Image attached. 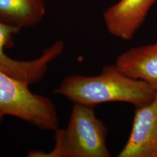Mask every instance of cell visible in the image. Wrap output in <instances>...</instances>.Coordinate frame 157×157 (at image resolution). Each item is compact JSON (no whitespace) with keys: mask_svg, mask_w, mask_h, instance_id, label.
I'll return each mask as SVG.
<instances>
[{"mask_svg":"<svg viewBox=\"0 0 157 157\" xmlns=\"http://www.w3.org/2000/svg\"><path fill=\"white\" fill-rule=\"evenodd\" d=\"M54 93L74 103L96 106L109 102H124L137 108L151 102L157 90L146 82L125 75L114 64L104 66L98 76H68Z\"/></svg>","mask_w":157,"mask_h":157,"instance_id":"6da1fadb","label":"cell"},{"mask_svg":"<svg viewBox=\"0 0 157 157\" xmlns=\"http://www.w3.org/2000/svg\"><path fill=\"white\" fill-rule=\"evenodd\" d=\"M95 105L74 103L66 129H56L54 148L49 153L31 151L29 157H109L108 129L95 116Z\"/></svg>","mask_w":157,"mask_h":157,"instance_id":"7a4b0ae2","label":"cell"},{"mask_svg":"<svg viewBox=\"0 0 157 157\" xmlns=\"http://www.w3.org/2000/svg\"><path fill=\"white\" fill-rule=\"evenodd\" d=\"M5 116L41 130L56 131L59 126L57 108L50 98L32 93L26 84L0 71V125Z\"/></svg>","mask_w":157,"mask_h":157,"instance_id":"3957f363","label":"cell"},{"mask_svg":"<svg viewBox=\"0 0 157 157\" xmlns=\"http://www.w3.org/2000/svg\"><path fill=\"white\" fill-rule=\"evenodd\" d=\"M21 30L0 22V71L30 86L44 78L49 64L63 53L65 44L62 40L57 41L34 60H15L5 53V49L13 45V35L18 34Z\"/></svg>","mask_w":157,"mask_h":157,"instance_id":"277c9868","label":"cell"},{"mask_svg":"<svg viewBox=\"0 0 157 157\" xmlns=\"http://www.w3.org/2000/svg\"><path fill=\"white\" fill-rule=\"evenodd\" d=\"M118 157H157V94L135 109L130 135Z\"/></svg>","mask_w":157,"mask_h":157,"instance_id":"5b68a950","label":"cell"},{"mask_svg":"<svg viewBox=\"0 0 157 157\" xmlns=\"http://www.w3.org/2000/svg\"><path fill=\"white\" fill-rule=\"evenodd\" d=\"M157 0H119L103 13L109 34L123 40H130L140 28Z\"/></svg>","mask_w":157,"mask_h":157,"instance_id":"8992f818","label":"cell"},{"mask_svg":"<svg viewBox=\"0 0 157 157\" xmlns=\"http://www.w3.org/2000/svg\"><path fill=\"white\" fill-rule=\"evenodd\" d=\"M115 65L125 75L157 90V42L129 49L118 57Z\"/></svg>","mask_w":157,"mask_h":157,"instance_id":"52a82bcc","label":"cell"},{"mask_svg":"<svg viewBox=\"0 0 157 157\" xmlns=\"http://www.w3.org/2000/svg\"><path fill=\"white\" fill-rule=\"evenodd\" d=\"M46 14L44 0H0V22L22 29L38 25Z\"/></svg>","mask_w":157,"mask_h":157,"instance_id":"ba28073f","label":"cell"}]
</instances>
